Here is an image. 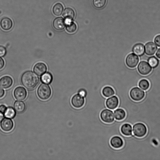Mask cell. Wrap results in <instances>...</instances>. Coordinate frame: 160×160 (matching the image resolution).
<instances>
[{"mask_svg":"<svg viewBox=\"0 0 160 160\" xmlns=\"http://www.w3.org/2000/svg\"><path fill=\"white\" fill-rule=\"evenodd\" d=\"M21 80L22 85L28 89H32L38 84L39 78L33 72L27 71L22 74Z\"/></svg>","mask_w":160,"mask_h":160,"instance_id":"6da1fadb","label":"cell"},{"mask_svg":"<svg viewBox=\"0 0 160 160\" xmlns=\"http://www.w3.org/2000/svg\"><path fill=\"white\" fill-rule=\"evenodd\" d=\"M37 93L41 99L45 100L50 97L51 90L49 86L47 84L42 83L38 87Z\"/></svg>","mask_w":160,"mask_h":160,"instance_id":"7a4b0ae2","label":"cell"},{"mask_svg":"<svg viewBox=\"0 0 160 160\" xmlns=\"http://www.w3.org/2000/svg\"><path fill=\"white\" fill-rule=\"evenodd\" d=\"M133 135L138 138H142L144 136L147 132L146 126L143 123L138 122L132 126Z\"/></svg>","mask_w":160,"mask_h":160,"instance_id":"3957f363","label":"cell"},{"mask_svg":"<svg viewBox=\"0 0 160 160\" xmlns=\"http://www.w3.org/2000/svg\"><path fill=\"white\" fill-rule=\"evenodd\" d=\"M100 117L102 121L106 123H111L115 120L113 111L107 108L101 112Z\"/></svg>","mask_w":160,"mask_h":160,"instance_id":"277c9868","label":"cell"},{"mask_svg":"<svg viewBox=\"0 0 160 160\" xmlns=\"http://www.w3.org/2000/svg\"><path fill=\"white\" fill-rule=\"evenodd\" d=\"M129 96L131 98L135 101L142 100L145 96V92L138 87H134L130 90Z\"/></svg>","mask_w":160,"mask_h":160,"instance_id":"5b68a950","label":"cell"},{"mask_svg":"<svg viewBox=\"0 0 160 160\" xmlns=\"http://www.w3.org/2000/svg\"><path fill=\"white\" fill-rule=\"evenodd\" d=\"M85 102L84 97L78 93L73 95L71 100L72 105L73 107L76 108H79L83 107Z\"/></svg>","mask_w":160,"mask_h":160,"instance_id":"8992f818","label":"cell"},{"mask_svg":"<svg viewBox=\"0 0 160 160\" xmlns=\"http://www.w3.org/2000/svg\"><path fill=\"white\" fill-rule=\"evenodd\" d=\"M139 61L138 57L134 53H131L128 54L125 60L127 65L131 68L135 67L138 65Z\"/></svg>","mask_w":160,"mask_h":160,"instance_id":"52a82bcc","label":"cell"},{"mask_svg":"<svg viewBox=\"0 0 160 160\" xmlns=\"http://www.w3.org/2000/svg\"><path fill=\"white\" fill-rule=\"evenodd\" d=\"M119 100L116 95H113L107 98L105 104L107 108L114 110L117 108L119 105Z\"/></svg>","mask_w":160,"mask_h":160,"instance_id":"ba28073f","label":"cell"},{"mask_svg":"<svg viewBox=\"0 0 160 160\" xmlns=\"http://www.w3.org/2000/svg\"><path fill=\"white\" fill-rule=\"evenodd\" d=\"M139 72L143 75H146L149 74L152 71V67L148 62L145 61L140 62L137 67Z\"/></svg>","mask_w":160,"mask_h":160,"instance_id":"9c48e42d","label":"cell"},{"mask_svg":"<svg viewBox=\"0 0 160 160\" xmlns=\"http://www.w3.org/2000/svg\"><path fill=\"white\" fill-rule=\"evenodd\" d=\"M15 98L18 100H24L26 97L27 92L23 87L19 86L16 88L13 92Z\"/></svg>","mask_w":160,"mask_h":160,"instance_id":"30bf717a","label":"cell"},{"mask_svg":"<svg viewBox=\"0 0 160 160\" xmlns=\"http://www.w3.org/2000/svg\"><path fill=\"white\" fill-rule=\"evenodd\" d=\"M111 146L115 149H119L122 148L124 145V141L120 137L115 135L112 137L110 140Z\"/></svg>","mask_w":160,"mask_h":160,"instance_id":"8fae6325","label":"cell"},{"mask_svg":"<svg viewBox=\"0 0 160 160\" xmlns=\"http://www.w3.org/2000/svg\"><path fill=\"white\" fill-rule=\"evenodd\" d=\"M2 129L5 132H9L11 130L13 127L12 121L8 118H5L1 122L0 124Z\"/></svg>","mask_w":160,"mask_h":160,"instance_id":"7c38bea8","label":"cell"},{"mask_svg":"<svg viewBox=\"0 0 160 160\" xmlns=\"http://www.w3.org/2000/svg\"><path fill=\"white\" fill-rule=\"evenodd\" d=\"M158 49L156 44L152 42H147L144 46V52L149 56L154 54Z\"/></svg>","mask_w":160,"mask_h":160,"instance_id":"4fadbf2b","label":"cell"},{"mask_svg":"<svg viewBox=\"0 0 160 160\" xmlns=\"http://www.w3.org/2000/svg\"><path fill=\"white\" fill-rule=\"evenodd\" d=\"M52 25L55 29L58 30H61L63 29L65 27L66 21L61 17H58L53 20Z\"/></svg>","mask_w":160,"mask_h":160,"instance_id":"5bb4252c","label":"cell"},{"mask_svg":"<svg viewBox=\"0 0 160 160\" xmlns=\"http://www.w3.org/2000/svg\"><path fill=\"white\" fill-rule=\"evenodd\" d=\"M47 67L46 64L42 62L37 63L34 66L33 70L34 72L39 76H42L46 72Z\"/></svg>","mask_w":160,"mask_h":160,"instance_id":"9a60e30c","label":"cell"},{"mask_svg":"<svg viewBox=\"0 0 160 160\" xmlns=\"http://www.w3.org/2000/svg\"><path fill=\"white\" fill-rule=\"evenodd\" d=\"M12 79L9 76H5L0 78V87L2 88H9L12 85Z\"/></svg>","mask_w":160,"mask_h":160,"instance_id":"2e32d148","label":"cell"},{"mask_svg":"<svg viewBox=\"0 0 160 160\" xmlns=\"http://www.w3.org/2000/svg\"><path fill=\"white\" fill-rule=\"evenodd\" d=\"M120 131L122 134L126 136H130L133 135L132 126L128 123H124L121 125Z\"/></svg>","mask_w":160,"mask_h":160,"instance_id":"e0dca14e","label":"cell"},{"mask_svg":"<svg viewBox=\"0 0 160 160\" xmlns=\"http://www.w3.org/2000/svg\"><path fill=\"white\" fill-rule=\"evenodd\" d=\"M1 28L4 30H8L12 27V20L7 17L2 18L0 22Z\"/></svg>","mask_w":160,"mask_h":160,"instance_id":"ac0fdd59","label":"cell"},{"mask_svg":"<svg viewBox=\"0 0 160 160\" xmlns=\"http://www.w3.org/2000/svg\"><path fill=\"white\" fill-rule=\"evenodd\" d=\"M132 50L133 53L137 55L142 56L144 53V46L141 43H136L133 46Z\"/></svg>","mask_w":160,"mask_h":160,"instance_id":"d6986e66","label":"cell"},{"mask_svg":"<svg viewBox=\"0 0 160 160\" xmlns=\"http://www.w3.org/2000/svg\"><path fill=\"white\" fill-rule=\"evenodd\" d=\"M115 120L121 121L124 119L126 116V112L124 109L121 108H117L113 110Z\"/></svg>","mask_w":160,"mask_h":160,"instance_id":"ffe728a7","label":"cell"},{"mask_svg":"<svg viewBox=\"0 0 160 160\" xmlns=\"http://www.w3.org/2000/svg\"><path fill=\"white\" fill-rule=\"evenodd\" d=\"M75 13L73 10L71 8H65L63 13L62 15L65 19L68 22L71 21L75 17Z\"/></svg>","mask_w":160,"mask_h":160,"instance_id":"44dd1931","label":"cell"},{"mask_svg":"<svg viewBox=\"0 0 160 160\" xmlns=\"http://www.w3.org/2000/svg\"><path fill=\"white\" fill-rule=\"evenodd\" d=\"M102 93L103 96L107 98L114 95L115 94V91L112 87L107 86L102 89Z\"/></svg>","mask_w":160,"mask_h":160,"instance_id":"7402d4cb","label":"cell"},{"mask_svg":"<svg viewBox=\"0 0 160 160\" xmlns=\"http://www.w3.org/2000/svg\"><path fill=\"white\" fill-rule=\"evenodd\" d=\"M13 106L15 111L19 113L24 112L26 108L25 103L22 101H16L14 103Z\"/></svg>","mask_w":160,"mask_h":160,"instance_id":"603a6c76","label":"cell"},{"mask_svg":"<svg viewBox=\"0 0 160 160\" xmlns=\"http://www.w3.org/2000/svg\"><path fill=\"white\" fill-rule=\"evenodd\" d=\"M52 76L49 72H45L41 76V77L42 82L47 84H50L52 82Z\"/></svg>","mask_w":160,"mask_h":160,"instance_id":"cb8c5ba5","label":"cell"},{"mask_svg":"<svg viewBox=\"0 0 160 160\" xmlns=\"http://www.w3.org/2000/svg\"><path fill=\"white\" fill-rule=\"evenodd\" d=\"M63 10V7L62 4L60 3H58L53 6L52 12L55 15L59 16L62 14Z\"/></svg>","mask_w":160,"mask_h":160,"instance_id":"d4e9b609","label":"cell"},{"mask_svg":"<svg viewBox=\"0 0 160 160\" xmlns=\"http://www.w3.org/2000/svg\"><path fill=\"white\" fill-rule=\"evenodd\" d=\"M4 114L6 118H13L15 116L16 112L14 108L11 107L7 108L4 113Z\"/></svg>","mask_w":160,"mask_h":160,"instance_id":"484cf974","label":"cell"},{"mask_svg":"<svg viewBox=\"0 0 160 160\" xmlns=\"http://www.w3.org/2000/svg\"><path fill=\"white\" fill-rule=\"evenodd\" d=\"M66 24V30L68 32L72 33L76 31L77 27L74 22L71 21L68 22Z\"/></svg>","mask_w":160,"mask_h":160,"instance_id":"4316f807","label":"cell"},{"mask_svg":"<svg viewBox=\"0 0 160 160\" xmlns=\"http://www.w3.org/2000/svg\"><path fill=\"white\" fill-rule=\"evenodd\" d=\"M148 62L150 66L153 68H156L159 63V60L154 56L149 57L148 59Z\"/></svg>","mask_w":160,"mask_h":160,"instance_id":"83f0119b","label":"cell"},{"mask_svg":"<svg viewBox=\"0 0 160 160\" xmlns=\"http://www.w3.org/2000/svg\"><path fill=\"white\" fill-rule=\"evenodd\" d=\"M138 86L142 90L146 91L149 88L150 84L148 80L146 79H142L139 81Z\"/></svg>","mask_w":160,"mask_h":160,"instance_id":"f1b7e54d","label":"cell"},{"mask_svg":"<svg viewBox=\"0 0 160 160\" xmlns=\"http://www.w3.org/2000/svg\"><path fill=\"white\" fill-rule=\"evenodd\" d=\"M106 0H93L94 6L97 8H103L105 5Z\"/></svg>","mask_w":160,"mask_h":160,"instance_id":"f546056e","label":"cell"},{"mask_svg":"<svg viewBox=\"0 0 160 160\" xmlns=\"http://www.w3.org/2000/svg\"><path fill=\"white\" fill-rule=\"evenodd\" d=\"M6 53V48L0 45V57H4Z\"/></svg>","mask_w":160,"mask_h":160,"instance_id":"4dcf8cb0","label":"cell"},{"mask_svg":"<svg viewBox=\"0 0 160 160\" xmlns=\"http://www.w3.org/2000/svg\"><path fill=\"white\" fill-rule=\"evenodd\" d=\"M154 42L156 45L160 47V34L157 35L155 37Z\"/></svg>","mask_w":160,"mask_h":160,"instance_id":"1f68e13d","label":"cell"},{"mask_svg":"<svg viewBox=\"0 0 160 160\" xmlns=\"http://www.w3.org/2000/svg\"><path fill=\"white\" fill-rule=\"evenodd\" d=\"M5 62L3 58L0 57V70L3 68L4 66Z\"/></svg>","mask_w":160,"mask_h":160,"instance_id":"d6a6232c","label":"cell"},{"mask_svg":"<svg viewBox=\"0 0 160 160\" xmlns=\"http://www.w3.org/2000/svg\"><path fill=\"white\" fill-rule=\"evenodd\" d=\"M7 108L5 106L3 105H0V112L2 113H4L6 109Z\"/></svg>","mask_w":160,"mask_h":160,"instance_id":"836d02e7","label":"cell"},{"mask_svg":"<svg viewBox=\"0 0 160 160\" xmlns=\"http://www.w3.org/2000/svg\"><path fill=\"white\" fill-rule=\"evenodd\" d=\"M5 94L4 90L0 88V98H2Z\"/></svg>","mask_w":160,"mask_h":160,"instance_id":"e575fe53","label":"cell"},{"mask_svg":"<svg viewBox=\"0 0 160 160\" xmlns=\"http://www.w3.org/2000/svg\"><path fill=\"white\" fill-rule=\"evenodd\" d=\"M155 55L158 58L160 59V48L158 49Z\"/></svg>","mask_w":160,"mask_h":160,"instance_id":"d590c367","label":"cell"},{"mask_svg":"<svg viewBox=\"0 0 160 160\" xmlns=\"http://www.w3.org/2000/svg\"><path fill=\"white\" fill-rule=\"evenodd\" d=\"M4 117L3 113L0 112V122L2 120Z\"/></svg>","mask_w":160,"mask_h":160,"instance_id":"8d00e7d4","label":"cell"}]
</instances>
